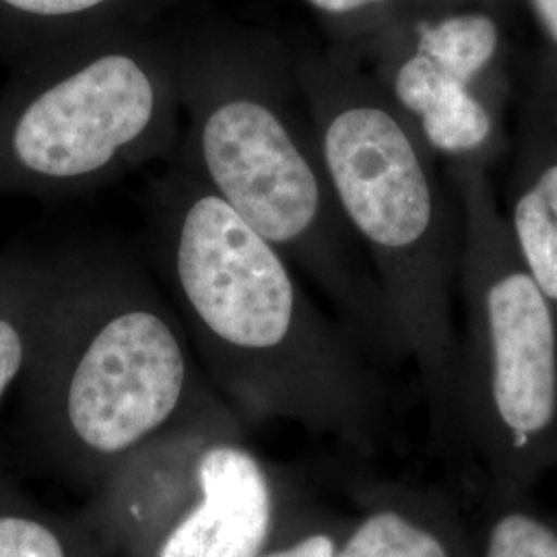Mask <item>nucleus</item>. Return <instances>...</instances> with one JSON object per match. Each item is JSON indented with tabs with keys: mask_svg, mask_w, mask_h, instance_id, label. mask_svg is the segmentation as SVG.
Returning <instances> with one entry per match:
<instances>
[{
	"mask_svg": "<svg viewBox=\"0 0 557 557\" xmlns=\"http://www.w3.org/2000/svg\"><path fill=\"white\" fill-rule=\"evenodd\" d=\"M0 557H119L81 512L62 517L0 487Z\"/></svg>",
	"mask_w": 557,
	"mask_h": 557,
	"instance_id": "13",
	"label": "nucleus"
},
{
	"mask_svg": "<svg viewBox=\"0 0 557 557\" xmlns=\"http://www.w3.org/2000/svg\"><path fill=\"white\" fill-rule=\"evenodd\" d=\"M306 2H310L320 13H326L333 17H345V15L361 13L370 7H382L388 0H306Z\"/></svg>",
	"mask_w": 557,
	"mask_h": 557,
	"instance_id": "19",
	"label": "nucleus"
},
{
	"mask_svg": "<svg viewBox=\"0 0 557 557\" xmlns=\"http://www.w3.org/2000/svg\"><path fill=\"white\" fill-rule=\"evenodd\" d=\"M529 7L537 21L539 32L549 48V54L545 59L557 62V0H529Z\"/></svg>",
	"mask_w": 557,
	"mask_h": 557,
	"instance_id": "17",
	"label": "nucleus"
},
{
	"mask_svg": "<svg viewBox=\"0 0 557 557\" xmlns=\"http://www.w3.org/2000/svg\"><path fill=\"white\" fill-rule=\"evenodd\" d=\"M277 539V492L244 423L207 444L199 490L140 557H259Z\"/></svg>",
	"mask_w": 557,
	"mask_h": 557,
	"instance_id": "9",
	"label": "nucleus"
},
{
	"mask_svg": "<svg viewBox=\"0 0 557 557\" xmlns=\"http://www.w3.org/2000/svg\"><path fill=\"white\" fill-rule=\"evenodd\" d=\"M147 218L153 267L234 413L366 448L384 405L370 354L319 310L292 260L178 163L153 180Z\"/></svg>",
	"mask_w": 557,
	"mask_h": 557,
	"instance_id": "1",
	"label": "nucleus"
},
{
	"mask_svg": "<svg viewBox=\"0 0 557 557\" xmlns=\"http://www.w3.org/2000/svg\"><path fill=\"white\" fill-rule=\"evenodd\" d=\"M545 106L547 114L557 128V62L543 59L537 71V79L531 89Z\"/></svg>",
	"mask_w": 557,
	"mask_h": 557,
	"instance_id": "18",
	"label": "nucleus"
},
{
	"mask_svg": "<svg viewBox=\"0 0 557 557\" xmlns=\"http://www.w3.org/2000/svg\"><path fill=\"white\" fill-rule=\"evenodd\" d=\"M453 510L428 494H382L347 529L335 557H471Z\"/></svg>",
	"mask_w": 557,
	"mask_h": 557,
	"instance_id": "11",
	"label": "nucleus"
},
{
	"mask_svg": "<svg viewBox=\"0 0 557 557\" xmlns=\"http://www.w3.org/2000/svg\"><path fill=\"white\" fill-rule=\"evenodd\" d=\"M471 557H478V556H475V552H473V554H471Z\"/></svg>",
	"mask_w": 557,
	"mask_h": 557,
	"instance_id": "20",
	"label": "nucleus"
},
{
	"mask_svg": "<svg viewBox=\"0 0 557 557\" xmlns=\"http://www.w3.org/2000/svg\"><path fill=\"white\" fill-rule=\"evenodd\" d=\"M238 423L244 421L215 393L119 465L83 515L116 556L140 557L197 496L207 444Z\"/></svg>",
	"mask_w": 557,
	"mask_h": 557,
	"instance_id": "8",
	"label": "nucleus"
},
{
	"mask_svg": "<svg viewBox=\"0 0 557 557\" xmlns=\"http://www.w3.org/2000/svg\"><path fill=\"white\" fill-rule=\"evenodd\" d=\"M176 75V163L312 278L370 356L403 358L376 273L341 213L299 79L234 54L180 62Z\"/></svg>",
	"mask_w": 557,
	"mask_h": 557,
	"instance_id": "3",
	"label": "nucleus"
},
{
	"mask_svg": "<svg viewBox=\"0 0 557 557\" xmlns=\"http://www.w3.org/2000/svg\"><path fill=\"white\" fill-rule=\"evenodd\" d=\"M40 260L44 317L20 384L21 418L57 473L96 492L218 391L135 257L89 244Z\"/></svg>",
	"mask_w": 557,
	"mask_h": 557,
	"instance_id": "2",
	"label": "nucleus"
},
{
	"mask_svg": "<svg viewBox=\"0 0 557 557\" xmlns=\"http://www.w3.org/2000/svg\"><path fill=\"white\" fill-rule=\"evenodd\" d=\"M499 50L498 21L485 13L421 20L374 79L438 160L490 168L508 143Z\"/></svg>",
	"mask_w": 557,
	"mask_h": 557,
	"instance_id": "7",
	"label": "nucleus"
},
{
	"mask_svg": "<svg viewBox=\"0 0 557 557\" xmlns=\"http://www.w3.org/2000/svg\"><path fill=\"white\" fill-rule=\"evenodd\" d=\"M341 213L370 260L442 436L460 432L453 292L462 220L434 151L368 77L341 64L298 75Z\"/></svg>",
	"mask_w": 557,
	"mask_h": 557,
	"instance_id": "4",
	"label": "nucleus"
},
{
	"mask_svg": "<svg viewBox=\"0 0 557 557\" xmlns=\"http://www.w3.org/2000/svg\"><path fill=\"white\" fill-rule=\"evenodd\" d=\"M180 137L176 64L116 44L44 54L0 89V197H79Z\"/></svg>",
	"mask_w": 557,
	"mask_h": 557,
	"instance_id": "6",
	"label": "nucleus"
},
{
	"mask_svg": "<svg viewBox=\"0 0 557 557\" xmlns=\"http://www.w3.org/2000/svg\"><path fill=\"white\" fill-rule=\"evenodd\" d=\"M460 205V434L478 446L498 492L527 483L557 423V319L518 257L481 165H450Z\"/></svg>",
	"mask_w": 557,
	"mask_h": 557,
	"instance_id": "5",
	"label": "nucleus"
},
{
	"mask_svg": "<svg viewBox=\"0 0 557 557\" xmlns=\"http://www.w3.org/2000/svg\"><path fill=\"white\" fill-rule=\"evenodd\" d=\"M44 271L40 257L0 255V407L20 386L40 338Z\"/></svg>",
	"mask_w": 557,
	"mask_h": 557,
	"instance_id": "12",
	"label": "nucleus"
},
{
	"mask_svg": "<svg viewBox=\"0 0 557 557\" xmlns=\"http://www.w3.org/2000/svg\"><path fill=\"white\" fill-rule=\"evenodd\" d=\"M478 557H557V533L524 510H502L490 520Z\"/></svg>",
	"mask_w": 557,
	"mask_h": 557,
	"instance_id": "14",
	"label": "nucleus"
},
{
	"mask_svg": "<svg viewBox=\"0 0 557 557\" xmlns=\"http://www.w3.org/2000/svg\"><path fill=\"white\" fill-rule=\"evenodd\" d=\"M341 535L329 529L306 531L287 541H273L259 557H335Z\"/></svg>",
	"mask_w": 557,
	"mask_h": 557,
	"instance_id": "16",
	"label": "nucleus"
},
{
	"mask_svg": "<svg viewBox=\"0 0 557 557\" xmlns=\"http://www.w3.org/2000/svg\"><path fill=\"white\" fill-rule=\"evenodd\" d=\"M504 215L518 257L557 319V128L533 91L520 114Z\"/></svg>",
	"mask_w": 557,
	"mask_h": 557,
	"instance_id": "10",
	"label": "nucleus"
},
{
	"mask_svg": "<svg viewBox=\"0 0 557 557\" xmlns=\"http://www.w3.org/2000/svg\"><path fill=\"white\" fill-rule=\"evenodd\" d=\"M116 0H0V11L25 25H66L101 13Z\"/></svg>",
	"mask_w": 557,
	"mask_h": 557,
	"instance_id": "15",
	"label": "nucleus"
}]
</instances>
